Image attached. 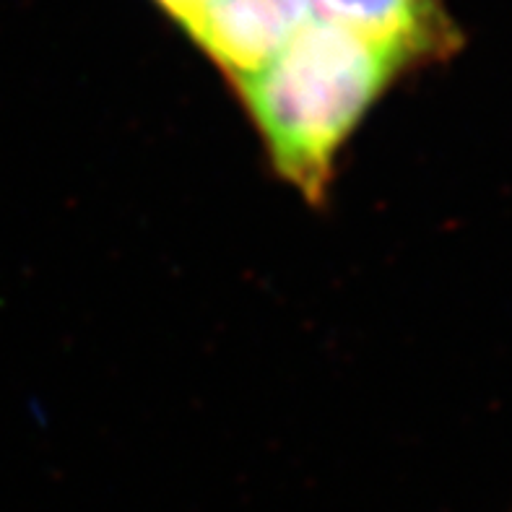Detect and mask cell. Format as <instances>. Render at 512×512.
Segmentation results:
<instances>
[{
    "label": "cell",
    "instance_id": "6da1fadb",
    "mask_svg": "<svg viewBox=\"0 0 512 512\" xmlns=\"http://www.w3.org/2000/svg\"><path fill=\"white\" fill-rule=\"evenodd\" d=\"M409 71L401 58L312 16L271 60L234 81L281 180L320 206L364 115Z\"/></svg>",
    "mask_w": 512,
    "mask_h": 512
},
{
    "label": "cell",
    "instance_id": "7a4b0ae2",
    "mask_svg": "<svg viewBox=\"0 0 512 512\" xmlns=\"http://www.w3.org/2000/svg\"><path fill=\"white\" fill-rule=\"evenodd\" d=\"M310 19V0H188L177 26L234 84L271 60Z\"/></svg>",
    "mask_w": 512,
    "mask_h": 512
},
{
    "label": "cell",
    "instance_id": "3957f363",
    "mask_svg": "<svg viewBox=\"0 0 512 512\" xmlns=\"http://www.w3.org/2000/svg\"><path fill=\"white\" fill-rule=\"evenodd\" d=\"M310 8L312 16L390 50L409 71L453 58L463 45L445 0H310Z\"/></svg>",
    "mask_w": 512,
    "mask_h": 512
},
{
    "label": "cell",
    "instance_id": "277c9868",
    "mask_svg": "<svg viewBox=\"0 0 512 512\" xmlns=\"http://www.w3.org/2000/svg\"><path fill=\"white\" fill-rule=\"evenodd\" d=\"M154 3L162 8L164 13H167L169 19L175 21V24H177V19L182 16V11H185V6H188V0H154Z\"/></svg>",
    "mask_w": 512,
    "mask_h": 512
}]
</instances>
